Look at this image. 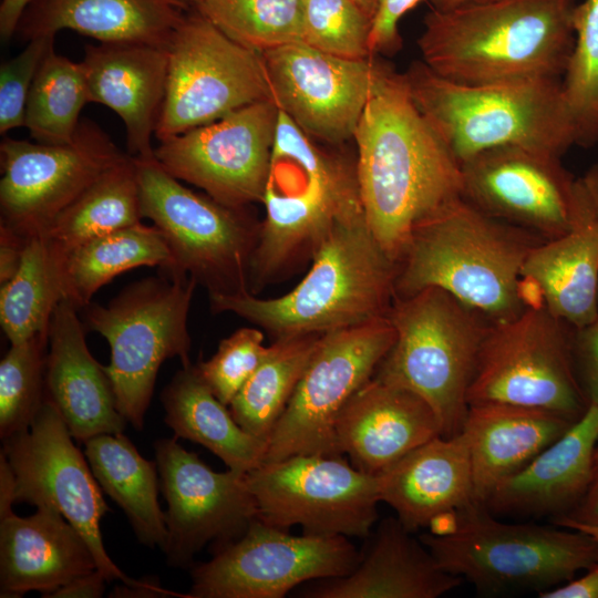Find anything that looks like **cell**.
Wrapping results in <instances>:
<instances>
[{"mask_svg": "<svg viewBox=\"0 0 598 598\" xmlns=\"http://www.w3.org/2000/svg\"><path fill=\"white\" fill-rule=\"evenodd\" d=\"M353 140L367 224L399 261L413 229L462 196L461 165L415 105L404 75L380 63Z\"/></svg>", "mask_w": 598, "mask_h": 598, "instance_id": "obj_1", "label": "cell"}, {"mask_svg": "<svg viewBox=\"0 0 598 598\" xmlns=\"http://www.w3.org/2000/svg\"><path fill=\"white\" fill-rule=\"evenodd\" d=\"M575 7L574 0H486L432 8L417 39L422 62L467 85L561 79L575 43Z\"/></svg>", "mask_w": 598, "mask_h": 598, "instance_id": "obj_2", "label": "cell"}, {"mask_svg": "<svg viewBox=\"0 0 598 598\" xmlns=\"http://www.w3.org/2000/svg\"><path fill=\"white\" fill-rule=\"evenodd\" d=\"M537 236L453 199L412 231L398 261L394 298L441 288L497 324L528 305L522 269Z\"/></svg>", "mask_w": 598, "mask_h": 598, "instance_id": "obj_3", "label": "cell"}, {"mask_svg": "<svg viewBox=\"0 0 598 598\" xmlns=\"http://www.w3.org/2000/svg\"><path fill=\"white\" fill-rule=\"evenodd\" d=\"M398 261L370 230L363 209L333 226L311 259L307 275L276 298L209 295L215 313L230 312L274 341L327 332L385 317L394 300Z\"/></svg>", "mask_w": 598, "mask_h": 598, "instance_id": "obj_4", "label": "cell"}, {"mask_svg": "<svg viewBox=\"0 0 598 598\" xmlns=\"http://www.w3.org/2000/svg\"><path fill=\"white\" fill-rule=\"evenodd\" d=\"M262 204L266 215L249 270L252 295L311 260L338 220L362 209L355 167L324 155L282 116Z\"/></svg>", "mask_w": 598, "mask_h": 598, "instance_id": "obj_5", "label": "cell"}, {"mask_svg": "<svg viewBox=\"0 0 598 598\" xmlns=\"http://www.w3.org/2000/svg\"><path fill=\"white\" fill-rule=\"evenodd\" d=\"M403 75L415 105L460 165L504 145L561 157L576 144L561 79L467 85L440 76L422 61Z\"/></svg>", "mask_w": 598, "mask_h": 598, "instance_id": "obj_6", "label": "cell"}, {"mask_svg": "<svg viewBox=\"0 0 598 598\" xmlns=\"http://www.w3.org/2000/svg\"><path fill=\"white\" fill-rule=\"evenodd\" d=\"M419 538L442 569L484 592H542L598 561V542L580 530L506 523L477 502L455 514L448 532Z\"/></svg>", "mask_w": 598, "mask_h": 598, "instance_id": "obj_7", "label": "cell"}, {"mask_svg": "<svg viewBox=\"0 0 598 598\" xmlns=\"http://www.w3.org/2000/svg\"><path fill=\"white\" fill-rule=\"evenodd\" d=\"M386 317L395 339L374 377L422 396L436 413L442 436L458 434L480 350L493 324L437 287L394 298Z\"/></svg>", "mask_w": 598, "mask_h": 598, "instance_id": "obj_8", "label": "cell"}, {"mask_svg": "<svg viewBox=\"0 0 598 598\" xmlns=\"http://www.w3.org/2000/svg\"><path fill=\"white\" fill-rule=\"evenodd\" d=\"M197 283L161 272L131 283L106 306L90 303L84 327L109 342L110 378L120 413L136 430L144 424L156 375L168 358L189 361L187 318Z\"/></svg>", "mask_w": 598, "mask_h": 598, "instance_id": "obj_9", "label": "cell"}, {"mask_svg": "<svg viewBox=\"0 0 598 598\" xmlns=\"http://www.w3.org/2000/svg\"><path fill=\"white\" fill-rule=\"evenodd\" d=\"M134 162L143 218L161 230L171 251L161 272L188 276L208 295L250 292V262L261 223L247 207L223 205L182 185L155 156Z\"/></svg>", "mask_w": 598, "mask_h": 598, "instance_id": "obj_10", "label": "cell"}, {"mask_svg": "<svg viewBox=\"0 0 598 598\" xmlns=\"http://www.w3.org/2000/svg\"><path fill=\"white\" fill-rule=\"evenodd\" d=\"M574 331L540 305L491 326L468 389V405L504 402L578 420L589 402L576 372Z\"/></svg>", "mask_w": 598, "mask_h": 598, "instance_id": "obj_11", "label": "cell"}, {"mask_svg": "<svg viewBox=\"0 0 598 598\" xmlns=\"http://www.w3.org/2000/svg\"><path fill=\"white\" fill-rule=\"evenodd\" d=\"M166 49L168 74L157 141L271 97L261 53L228 38L195 8L185 11Z\"/></svg>", "mask_w": 598, "mask_h": 598, "instance_id": "obj_12", "label": "cell"}, {"mask_svg": "<svg viewBox=\"0 0 598 598\" xmlns=\"http://www.w3.org/2000/svg\"><path fill=\"white\" fill-rule=\"evenodd\" d=\"M395 339L389 318L321 334L269 441L264 462L297 454L342 455L338 417L375 373Z\"/></svg>", "mask_w": 598, "mask_h": 598, "instance_id": "obj_13", "label": "cell"}, {"mask_svg": "<svg viewBox=\"0 0 598 598\" xmlns=\"http://www.w3.org/2000/svg\"><path fill=\"white\" fill-rule=\"evenodd\" d=\"M257 518L270 526L302 527L311 536L367 538L378 519V477L342 455L297 454L262 462L245 474Z\"/></svg>", "mask_w": 598, "mask_h": 598, "instance_id": "obj_14", "label": "cell"}, {"mask_svg": "<svg viewBox=\"0 0 598 598\" xmlns=\"http://www.w3.org/2000/svg\"><path fill=\"white\" fill-rule=\"evenodd\" d=\"M258 518L192 569L189 598H282L303 582L349 575L362 551L344 536L290 535Z\"/></svg>", "mask_w": 598, "mask_h": 598, "instance_id": "obj_15", "label": "cell"}, {"mask_svg": "<svg viewBox=\"0 0 598 598\" xmlns=\"http://www.w3.org/2000/svg\"><path fill=\"white\" fill-rule=\"evenodd\" d=\"M3 442L1 453L13 474L16 502L59 511L83 536L107 581L140 585L142 581L122 573L104 548L100 522L110 508L89 462L73 444L60 412L45 394L29 430Z\"/></svg>", "mask_w": 598, "mask_h": 598, "instance_id": "obj_16", "label": "cell"}, {"mask_svg": "<svg viewBox=\"0 0 598 598\" xmlns=\"http://www.w3.org/2000/svg\"><path fill=\"white\" fill-rule=\"evenodd\" d=\"M0 155V225L24 238L44 231L105 171L128 156L87 118L81 120L69 144L4 137Z\"/></svg>", "mask_w": 598, "mask_h": 598, "instance_id": "obj_17", "label": "cell"}, {"mask_svg": "<svg viewBox=\"0 0 598 598\" xmlns=\"http://www.w3.org/2000/svg\"><path fill=\"white\" fill-rule=\"evenodd\" d=\"M279 109L272 97L158 141L154 156L178 181L229 207L262 203Z\"/></svg>", "mask_w": 598, "mask_h": 598, "instance_id": "obj_18", "label": "cell"}, {"mask_svg": "<svg viewBox=\"0 0 598 598\" xmlns=\"http://www.w3.org/2000/svg\"><path fill=\"white\" fill-rule=\"evenodd\" d=\"M161 489L168 509L164 553L173 566H188L212 544L214 553L241 537L257 519V507L245 474L215 472L175 439L155 443Z\"/></svg>", "mask_w": 598, "mask_h": 598, "instance_id": "obj_19", "label": "cell"}, {"mask_svg": "<svg viewBox=\"0 0 598 598\" xmlns=\"http://www.w3.org/2000/svg\"><path fill=\"white\" fill-rule=\"evenodd\" d=\"M462 196L484 213L542 240L566 234L576 178L549 152L504 145L461 164Z\"/></svg>", "mask_w": 598, "mask_h": 598, "instance_id": "obj_20", "label": "cell"}, {"mask_svg": "<svg viewBox=\"0 0 598 598\" xmlns=\"http://www.w3.org/2000/svg\"><path fill=\"white\" fill-rule=\"evenodd\" d=\"M261 56L272 100L307 135L333 144L353 138L377 62L332 55L305 42Z\"/></svg>", "mask_w": 598, "mask_h": 598, "instance_id": "obj_21", "label": "cell"}, {"mask_svg": "<svg viewBox=\"0 0 598 598\" xmlns=\"http://www.w3.org/2000/svg\"><path fill=\"white\" fill-rule=\"evenodd\" d=\"M522 288L528 306H544L571 327L598 318V207L584 176L576 178L569 230L530 250Z\"/></svg>", "mask_w": 598, "mask_h": 598, "instance_id": "obj_22", "label": "cell"}, {"mask_svg": "<svg viewBox=\"0 0 598 598\" xmlns=\"http://www.w3.org/2000/svg\"><path fill=\"white\" fill-rule=\"evenodd\" d=\"M598 441V405L585 413L525 466L501 480L483 505L497 517L544 518L570 515L591 481Z\"/></svg>", "mask_w": 598, "mask_h": 598, "instance_id": "obj_23", "label": "cell"}, {"mask_svg": "<svg viewBox=\"0 0 598 598\" xmlns=\"http://www.w3.org/2000/svg\"><path fill=\"white\" fill-rule=\"evenodd\" d=\"M340 453L378 475L417 446L442 436L432 406L415 392L372 377L349 400L336 425Z\"/></svg>", "mask_w": 598, "mask_h": 598, "instance_id": "obj_24", "label": "cell"}, {"mask_svg": "<svg viewBox=\"0 0 598 598\" xmlns=\"http://www.w3.org/2000/svg\"><path fill=\"white\" fill-rule=\"evenodd\" d=\"M81 64L91 103L103 104L122 118L127 154L154 157L152 137L166 94L167 49L132 42L86 44Z\"/></svg>", "mask_w": 598, "mask_h": 598, "instance_id": "obj_25", "label": "cell"}, {"mask_svg": "<svg viewBox=\"0 0 598 598\" xmlns=\"http://www.w3.org/2000/svg\"><path fill=\"white\" fill-rule=\"evenodd\" d=\"M78 308L62 300L49 326L45 396L80 442L100 434L122 433L126 420L116 406L105 368L90 353Z\"/></svg>", "mask_w": 598, "mask_h": 598, "instance_id": "obj_26", "label": "cell"}, {"mask_svg": "<svg viewBox=\"0 0 598 598\" xmlns=\"http://www.w3.org/2000/svg\"><path fill=\"white\" fill-rule=\"evenodd\" d=\"M464 580L440 567L431 551L396 517L382 519L347 576L320 579L306 598H437Z\"/></svg>", "mask_w": 598, "mask_h": 598, "instance_id": "obj_27", "label": "cell"}, {"mask_svg": "<svg viewBox=\"0 0 598 598\" xmlns=\"http://www.w3.org/2000/svg\"><path fill=\"white\" fill-rule=\"evenodd\" d=\"M377 477L380 501L392 507L412 533L477 502L471 457L461 432L417 446Z\"/></svg>", "mask_w": 598, "mask_h": 598, "instance_id": "obj_28", "label": "cell"}, {"mask_svg": "<svg viewBox=\"0 0 598 598\" xmlns=\"http://www.w3.org/2000/svg\"><path fill=\"white\" fill-rule=\"evenodd\" d=\"M97 569L83 536L51 506L19 517L0 516V596L21 597L37 590L43 597Z\"/></svg>", "mask_w": 598, "mask_h": 598, "instance_id": "obj_29", "label": "cell"}, {"mask_svg": "<svg viewBox=\"0 0 598 598\" xmlns=\"http://www.w3.org/2000/svg\"><path fill=\"white\" fill-rule=\"evenodd\" d=\"M576 421L519 404H470L461 433L471 457L476 501L483 504L501 480L525 466Z\"/></svg>", "mask_w": 598, "mask_h": 598, "instance_id": "obj_30", "label": "cell"}, {"mask_svg": "<svg viewBox=\"0 0 598 598\" xmlns=\"http://www.w3.org/2000/svg\"><path fill=\"white\" fill-rule=\"evenodd\" d=\"M185 11L168 0H30L16 34L28 42L69 29L100 42L167 48Z\"/></svg>", "mask_w": 598, "mask_h": 598, "instance_id": "obj_31", "label": "cell"}, {"mask_svg": "<svg viewBox=\"0 0 598 598\" xmlns=\"http://www.w3.org/2000/svg\"><path fill=\"white\" fill-rule=\"evenodd\" d=\"M165 423L176 436L198 443L230 470L247 473L260 465L268 442L246 432L199 375L196 365L183 367L163 390Z\"/></svg>", "mask_w": 598, "mask_h": 598, "instance_id": "obj_32", "label": "cell"}, {"mask_svg": "<svg viewBox=\"0 0 598 598\" xmlns=\"http://www.w3.org/2000/svg\"><path fill=\"white\" fill-rule=\"evenodd\" d=\"M84 443L95 480L125 512L138 540L164 551L168 532L157 502L156 463L145 460L123 433L100 434Z\"/></svg>", "mask_w": 598, "mask_h": 598, "instance_id": "obj_33", "label": "cell"}, {"mask_svg": "<svg viewBox=\"0 0 598 598\" xmlns=\"http://www.w3.org/2000/svg\"><path fill=\"white\" fill-rule=\"evenodd\" d=\"M64 260L43 231L27 238L18 270L0 290V323L11 344L49 330L56 306L65 300Z\"/></svg>", "mask_w": 598, "mask_h": 598, "instance_id": "obj_34", "label": "cell"}, {"mask_svg": "<svg viewBox=\"0 0 598 598\" xmlns=\"http://www.w3.org/2000/svg\"><path fill=\"white\" fill-rule=\"evenodd\" d=\"M169 261L168 246L154 225L141 221L99 236L65 256V300L83 309L117 275L142 266L164 269Z\"/></svg>", "mask_w": 598, "mask_h": 598, "instance_id": "obj_35", "label": "cell"}, {"mask_svg": "<svg viewBox=\"0 0 598 598\" xmlns=\"http://www.w3.org/2000/svg\"><path fill=\"white\" fill-rule=\"evenodd\" d=\"M143 218L134 157L105 171L43 231L65 256L99 236Z\"/></svg>", "mask_w": 598, "mask_h": 598, "instance_id": "obj_36", "label": "cell"}, {"mask_svg": "<svg viewBox=\"0 0 598 598\" xmlns=\"http://www.w3.org/2000/svg\"><path fill=\"white\" fill-rule=\"evenodd\" d=\"M321 334L275 340L264 361L234 396L228 408L249 434L269 437L285 412Z\"/></svg>", "mask_w": 598, "mask_h": 598, "instance_id": "obj_37", "label": "cell"}, {"mask_svg": "<svg viewBox=\"0 0 598 598\" xmlns=\"http://www.w3.org/2000/svg\"><path fill=\"white\" fill-rule=\"evenodd\" d=\"M87 103H91L90 92L81 62L56 53L52 45L41 61L29 92L24 127L34 142L69 144Z\"/></svg>", "mask_w": 598, "mask_h": 598, "instance_id": "obj_38", "label": "cell"}, {"mask_svg": "<svg viewBox=\"0 0 598 598\" xmlns=\"http://www.w3.org/2000/svg\"><path fill=\"white\" fill-rule=\"evenodd\" d=\"M195 9L228 38L259 53L302 42L303 0H200Z\"/></svg>", "mask_w": 598, "mask_h": 598, "instance_id": "obj_39", "label": "cell"}, {"mask_svg": "<svg viewBox=\"0 0 598 598\" xmlns=\"http://www.w3.org/2000/svg\"><path fill=\"white\" fill-rule=\"evenodd\" d=\"M575 43L561 78L576 144L598 143V0H585L573 12Z\"/></svg>", "mask_w": 598, "mask_h": 598, "instance_id": "obj_40", "label": "cell"}, {"mask_svg": "<svg viewBox=\"0 0 598 598\" xmlns=\"http://www.w3.org/2000/svg\"><path fill=\"white\" fill-rule=\"evenodd\" d=\"M49 330L11 348L0 363V436L29 430L44 400Z\"/></svg>", "mask_w": 598, "mask_h": 598, "instance_id": "obj_41", "label": "cell"}, {"mask_svg": "<svg viewBox=\"0 0 598 598\" xmlns=\"http://www.w3.org/2000/svg\"><path fill=\"white\" fill-rule=\"evenodd\" d=\"M302 42L322 52L369 59L373 16L354 0H303Z\"/></svg>", "mask_w": 598, "mask_h": 598, "instance_id": "obj_42", "label": "cell"}, {"mask_svg": "<svg viewBox=\"0 0 598 598\" xmlns=\"http://www.w3.org/2000/svg\"><path fill=\"white\" fill-rule=\"evenodd\" d=\"M258 327H244L219 342L216 353L196 369L215 396L229 405L269 351Z\"/></svg>", "mask_w": 598, "mask_h": 598, "instance_id": "obj_43", "label": "cell"}, {"mask_svg": "<svg viewBox=\"0 0 598 598\" xmlns=\"http://www.w3.org/2000/svg\"><path fill=\"white\" fill-rule=\"evenodd\" d=\"M55 37H40L27 42L16 56L0 68V133L24 126L25 106L41 61L54 45Z\"/></svg>", "mask_w": 598, "mask_h": 598, "instance_id": "obj_44", "label": "cell"}, {"mask_svg": "<svg viewBox=\"0 0 598 598\" xmlns=\"http://www.w3.org/2000/svg\"><path fill=\"white\" fill-rule=\"evenodd\" d=\"M420 1L378 0L369 40L371 54L392 53L400 48L399 22Z\"/></svg>", "mask_w": 598, "mask_h": 598, "instance_id": "obj_45", "label": "cell"}, {"mask_svg": "<svg viewBox=\"0 0 598 598\" xmlns=\"http://www.w3.org/2000/svg\"><path fill=\"white\" fill-rule=\"evenodd\" d=\"M574 359L580 385L589 404L598 405V318L575 328Z\"/></svg>", "mask_w": 598, "mask_h": 598, "instance_id": "obj_46", "label": "cell"}, {"mask_svg": "<svg viewBox=\"0 0 598 598\" xmlns=\"http://www.w3.org/2000/svg\"><path fill=\"white\" fill-rule=\"evenodd\" d=\"M27 238L0 225V283L9 281L19 268Z\"/></svg>", "mask_w": 598, "mask_h": 598, "instance_id": "obj_47", "label": "cell"}, {"mask_svg": "<svg viewBox=\"0 0 598 598\" xmlns=\"http://www.w3.org/2000/svg\"><path fill=\"white\" fill-rule=\"evenodd\" d=\"M539 598H598V561L585 570L580 577L538 592Z\"/></svg>", "mask_w": 598, "mask_h": 598, "instance_id": "obj_48", "label": "cell"}, {"mask_svg": "<svg viewBox=\"0 0 598 598\" xmlns=\"http://www.w3.org/2000/svg\"><path fill=\"white\" fill-rule=\"evenodd\" d=\"M106 578L95 569L89 574L82 575L65 586L61 587L50 598H96L104 592V581ZM107 581V580H106Z\"/></svg>", "mask_w": 598, "mask_h": 598, "instance_id": "obj_49", "label": "cell"}, {"mask_svg": "<svg viewBox=\"0 0 598 598\" xmlns=\"http://www.w3.org/2000/svg\"><path fill=\"white\" fill-rule=\"evenodd\" d=\"M560 518L598 525V441L594 451L591 481L587 493L570 515Z\"/></svg>", "mask_w": 598, "mask_h": 598, "instance_id": "obj_50", "label": "cell"}, {"mask_svg": "<svg viewBox=\"0 0 598 598\" xmlns=\"http://www.w3.org/2000/svg\"><path fill=\"white\" fill-rule=\"evenodd\" d=\"M30 0H2L0 4V35L8 42L14 34L19 20Z\"/></svg>", "mask_w": 598, "mask_h": 598, "instance_id": "obj_51", "label": "cell"}, {"mask_svg": "<svg viewBox=\"0 0 598 598\" xmlns=\"http://www.w3.org/2000/svg\"><path fill=\"white\" fill-rule=\"evenodd\" d=\"M14 499V478L6 456H0V516L12 512Z\"/></svg>", "mask_w": 598, "mask_h": 598, "instance_id": "obj_52", "label": "cell"}, {"mask_svg": "<svg viewBox=\"0 0 598 598\" xmlns=\"http://www.w3.org/2000/svg\"><path fill=\"white\" fill-rule=\"evenodd\" d=\"M551 523H554V525L556 526L580 530L598 542V525L597 524L579 523V522H575L568 518H558V519L553 520Z\"/></svg>", "mask_w": 598, "mask_h": 598, "instance_id": "obj_53", "label": "cell"}, {"mask_svg": "<svg viewBox=\"0 0 598 598\" xmlns=\"http://www.w3.org/2000/svg\"><path fill=\"white\" fill-rule=\"evenodd\" d=\"M591 193L595 198V202L598 207V165L592 166L585 175H584Z\"/></svg>", "mask_w": 598, "mask_h": 598, "instance_id": "obj_54", "label": "cell"}, {"mask_svg": "<svg viewBox=\"0 0 598 598\" xmlns=\"http://www.w3.org/2000/svg\"><path fill=\"white\" fill-rule=\"evenodd\" d=\"M482 1H486V0H432V3H433V8L435 9L446 10V9H452L455 7L463 6V4L482 2Z\"/></svg>", "mask_w": 598, "mask_h": 598, "instance_id": "obj_55", "label": "cell"}, {"mask_svg": "<svg viewBox=\"0 0 598 598\" xmlns=\"http://www.w3.org/2000/svg\"><path fill=\"white\" fill-rule=\"evenodd\" d=\"M354 1L358 4H360L365 11H368L371 16H374L378 0H354Z\"/></svg>", "mask_w": 598, "mask_h": 598, "instance_id": "obj_56", "label": "cell"}, {"mask_svg": "<svg viewBox=\"0 0 598 598\" xmlns=\"http://www.w3.org/2000/svg\"><path fill=\"white\" fill-rule=\"evenodd\" d=\"M183 10H189L195 8L200 0H168Z\"/></svg>", "mask_w": 598, "mask_h": 598, "instance_id": "obj_57", "label": "cell"}]
</instances>
